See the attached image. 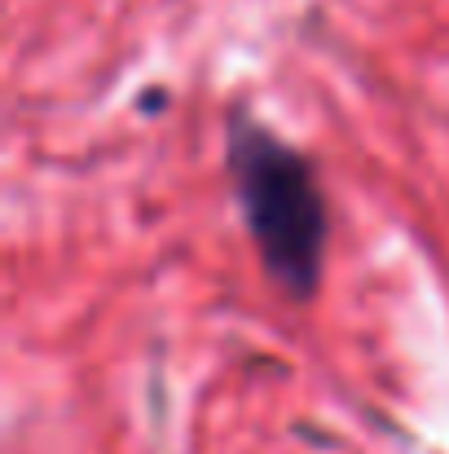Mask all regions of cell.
I'll return each mask as SVG.
<instances>
[{
	"mask_svg": "<svg viewBox=\"0 0 449 454\" xmlns=\"http://www.w3.org/2000/svg\"><path fill=\"white\" fill-rule=\"evenodd\" d=\"M229 176L265 270L291 301H308L326 256V203L313 168L252 115H234Z\"/></svg>",
	"mask_w": 449,
	"mask_h": 454,
	"instance_id": "obj_1",
	"label": "cell"
}]
</instances>
